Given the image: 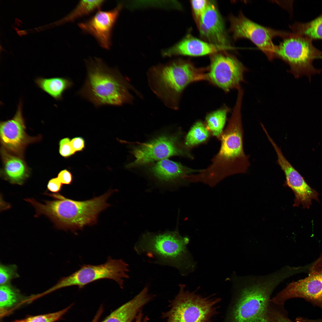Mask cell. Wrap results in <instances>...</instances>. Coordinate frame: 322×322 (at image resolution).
I'll list each match as a JSON object with an SVG mask.
<instances>
[{
    "label": "cell",
    "instance_id": "obj_14",
    "mask_svg": "<svg viewBox=\"0 0 322 322\" xmlns=\"http://www.w3.org/2000/svg\"><path fill=\"white\" fill-rule=\"evenodd\" d=\"M178 139L176 135L164 134L134 147L131 153L134 160L127 167H136L173 156L184 155L185 152L179 145Z\"/></svg>",
    "mask_w": 322,
    "mask_h": 322
},
{
    "label": "cell",
    "instance_id": "obj_30",
    "mask_svg": "<svg viewBox=\"0 0 322 322\" xmlns=\"http://www.w3.org/2000/svg\"><path fill=\"white\" fill-rule=\"evenodd\" d=\"M69 138L67 137L62 139L59 141V153L64 158H69L75 153L72 147Z\"/></svg>",
    "mask_w": 322,
    "mask_h": 322
},
{
    "label": "cell",
    "instance_id": "obj_11",
    "mask_svg": "<svg viewBox=\"0 0 322 322\" xmlns=\"http://www.w3.org/2000/svg\"><path fill=\"white\" fill-rule=\"evenodd\" d=\"M230 21V31L235 40L242 38L249 39L270 60L275 58V45L273 42V38L276 37L284 38L289 33L260 25L247 18L241 12L238 16H231Z\"/></svg>",
    "mask_w": 322,
    "mask_h": 322
},
{
    "label": "cell",
    "instance_id": "obj_12",
    "mask_svg": "<svg viewBox=\"0 0 322 322\" xmlns=\"http://www.w3.org/2000/svg\"><path fill=\"white\" fill-rule=\"evenodd\" d=\"M247 69L234 56L215 53L212 56L207 80L228 92L240 87Z\"/></svg>",
    "mask_w": 322,
    "mask_h": 322
},
{
    "label": "cell",
    "instance_id": "obj_10",
    "mask_svg": "<svg viewBox=\"0 0 322 322\" xmlns=\"http://www.w3.org/2000/svg\"><path fill=\"white\" fill-rule=\"evenodd\" d=\"M296 298H303L322 309V253L310 265L307 276L288 284L270 301L284 305L288 300Z\"/></svg>",
    "mask_w": 322,
    "mask_h": 322
},
{
    "label": "cell",
    "instance_id": "obj_16",
    "mask_svg": "<svg viewBox=\"0 0 322 322\" xmlns=\"http://www.w3.org/2000/svg\"><path fill=\"white\" fill-rule=\"evenodd\" d=\"M123 7L121 3L108 11L99 10L88 19L78 23L84 33L93 36L100 46L109 50L112 45V32Z\"/></svg>",
    "mask_w": 322,
    "mask_h": 322
},
{
    "label": "cell",
    "instance_id": "obj_34",
    "mask_svg": "<svg viewBox=\"0 0 322 322\" xmlns=\"http://www.w3.org/2000/svg\"><path fill=\"white\" fill-rule=\"evenodd\" d=\"M70 143L75 153L83 151L85 148V141L81 137H77L73 138L71 140Z\"/></svg>",
    "mask_w": 322,
    "mask_h": 322
},
{
    "label": "cell",
    "instance_id": "obj_39",
    "mask_svg": "<svg viewBox=\"0 0 322 322\" xmlns=\"http://www.w3.org/2000/svg\"></svg>",
    "mask_w": 322,
    "mask_h": 322
},
{
    "label": "cell",
    "instance_id": "obj_6",
    "mask_svg": "<svg viewBox=\"0 0 322 322\" xmlns=\"http://www.w3.org/2000/svg\"><path fill=\"white\" fill-rule=\"evenodd\" d=\"M189 239L177 231L163 233H147L136 244L138 254H145L155 262L176 268L186 275L195 269L196 264L187 247Z\"/></svg>",
    "mask_w": 322,
    "mask_h": 322
},
{
    "label": "cell",
    "instance_id": "obj_29",
    "mask_svg": "<svg viewBox=\"0 0 322 322\" xmlns=\"http://www.w3.org/2000/svg\"><path fill=\"white\" fill-rule=\"evenodd\" d=\"M19 276L17 272V267L15 264H0V284L10 283L13 279Z\"/></svg>",
    "mask_w": 322,
    "mask_h": 322
},
{
    "label": "cell",
    "instance_id": "obj_22",
    "mask_svg": "<svg viewBox=\"0 0 322 322\" xmlns=\"http://www.w3.org/2000/svg\"><path fill=\"white\" fill-rule=\"evenodd\" d=\"M34 81L39 88L56 100H62L64 92L73 85L70 79L61 77H38Z\"/></svg>",
    "mask_w": 322,
    "mask_h": 322
},
{
    "label": "cell",
    "instance_id": "obj_33",
    "mask_svg": "<svg viewBox=\"0 0 322 322\" xmlns=\"http://www.w3.org/2000/svg\"><path fill=\"white\" fill-rule=\"evenodd\" d=\"M62 184L57 177L51 179L47 185V190L53 193H57L62 189Z\"/></svg>",
    "mask_w": 322,
    "mask_h": 322
},
{
    "label": "cell",
    "instance_id": "obj_9",
    "mask_svg": "<svg viewBox=\"0 0 322 322\" xmlns=\"http://www.w3.org/2000/svg\"><path fill=\"white\" fill-rule=\"evenodd\" d=\"M129 265L122 259L109 257L104 264H84L71 275L62 278L55 285L43 292L44 295L64 287L76 286L80 289L97 280L109 279L115 281L122 289L124 279L128 278Z\"/></svg>",
    "mask_w": 322,
    "mask_h": 322
},
{
    "label": "cell",
    "instance_id": "obj_2",
    "mask_svg": "<svg viewBox=\"0 0 322 322\" xmlns=\"http://www.w3.org/2000/svg\"><path fill=\"white\" fill-rule=\"evenodd\" d=\"M242 103L236 102L227 125L220 139L221 146L210 165L190 176L192 182H201L213 186L229 176L245 173L250 166L249 157L244 149Z\"/></svg>",
    "mask_w": 322,
    "mask_h": 322
},
{
    "label": "cell",
    "instance_id": "obj_5",
    "mask_svg": "<svg viewBox=\"0 0 322 322\" xmlns=\"http://www.w3.org/2000/svg\"><path fill=\"white\" fill-rule=\"evenodd\" d=\"M153 92L168 107L176 109L184 89L195 82L207 80V73L191 63L178 60L151 68L147 73Z\"/></svg>",
    "mask_w": 322,
    "mask_h": 322
},
{
    "label": "cell",
    "instance_id": "obj_21",
    "mask_svg": "<svg viewBox=\"0 0 322 322\" xmlns=\"http://www.w3.org/2000/svg\"><path fill=\"white\" fill-rule=\"evenodd\" d=\"M151 173L159 179L165 182H174L184 179L186 176L200 170L186 167L179 163L167 159L158 161L150 168Z\"/></svg>",
    "mask_w": 322,
    "mask_h": 322
},
{
    "label": "cell",
    "instance_id": "obj_7",
    "mask_svg": "<svg viewBox=\"0 0 322 322\" xmlns=\"http://www.w3.org/2000/svg\"><path fill=\"white\" fill-rule=\"evenodd\" d=\"M179 292L170 301L169 309L163 312L165 322H211L218 313L221 299L213 296L204 297L179 285Z\"/></svg>",
    "mask_w": 322,
    "mask_h": 322
},
{
    "label": "cell",
    "instance_id": "obj_36",
    "mask_svg": "<svg viewBox=\"0 0 322 322\" xmlns=\"http://www.w3.org/2000/svg\"><path fill=\"white\" fill-rule=\"evenodd\" d=\"M103 311V307H101L98 310L91 322H99V320L102 314Z\"/></svg>",
    "mask_w": 322,
    "mask_h": 322
},
{
    "label": "cell",
    "instance_id": "obj_15",
    "mask_svg": "<svg viewBox=\"0 0 322 322\" xmlns=\"http://www.w3.org/2000/svg\"><path fill=\"white\" fill-rule=\"evenodd\" d=\"M268 140L274 149L277 157V162L283 171L285 177V184L294 193V207L301 205L304 209H309L314 199L320 202L318 192L311 188L304 177L286 158L281 149L271 137Z\"/></svg>",
    "mask_w": 322,
    "mask_h": 322
},
{
    "label": "cell",
    "instance_id": "obj_18",
    "mask_svg": "<svg viewBox=\"0 0 322 322\" xmlns=\"http://www.w3.org/2000/svg\"><path fill=\"white\" fill-rule=\"evenodd\" d=\"M233 49L230 46L214 44L188 35L174 46L163 51L162 55L167 56L175 55L199 56Z\"/></svg>",
    "mask_w": 322,
    "mask_h": 322
},
{
    "label": "cell",
    "instance_id": "obj_13",
    "mask_svg": "<svg viewBox=\"0 0 322 322\" xmlns=\"http://www.w3.org/2000/svg\"><path fill=\"white\" fill-rule=\"evenodd\" d=\"M23 103L20 100L13 117L0 123V137L2 147L9 152L24 158V151L29 144L40 141L41 136L31 137L26 133L23 114Z\"/></svg>",
    "mask_w": 322,
    "mask_h": 322
},
{
    "label": "cell",
    "instance_id": "obj_38",
    "mask_svg": "<svg viewBox=\"0 0 322 322\" xmlns=\"http://www.w3.org/2000/svg\"><path fill=\"white\" fill-rule=\"evenodd\" d=\"M280 322H294L291 320L288 316H286L283 318Z\"/></svg>",
    "mask_w": 322,
    "mask_h": 322
},
{
    "label": "cell",
    "instance_id": "obj_8",
    "mask_svg": "<svg viewBox=\"0 0 322 322\" xmlns=\"http://www.w3.org/2000/svg\"><path fill=\"white\" fill-rule=\"evenodd\" d=\"M312 41L301 35L289 32L278 45L275 46V57L283 60L290 67L289 71L296 78L320 74L322 69L315 68L313 62L322 58V51L313 44Z\"/></svg>",
    "mask_w": 322,
    "mask_h": 322
},
{
    "label": "cell",
    "instance_id": "obj_24",
    "mask_svg": "<svg viewBox=\"0 0 322 322\" xmlns=\"http://www.w3.org/2000/svg\"><path fill=\"white\" fill-rule=\"evenodd\" d=\"M105 0L80 1L74 9L59 21L60 24L73 22L80 18L88 16L99 10Z\"/></svg>",
    "mask_w": 322,
    "mask_h": 322
},
{
    "label": "cell",
    "instance_id": "obj_27",
    "mask_svg": "<svg viewBox=\"0 0 322 322\" xmlns=\"http://www.w3.org/2000/svg\"><path fill=\"white\" fill-rule=\"evenodd\" d=\"M21 298L19 291L10 283L0 285V306L2 310L14 305Z\"/></svg>",
    "mask_w": 322,
    "mask_h": 322
},
{
    "label": "cell",
    "instance_id": "obj_26",
    "mask_svg": "<svg viewBox=\"0 0 322 322\" xmlns=\"http://www.w3.org/2000/svg\"><path fill=\"white\" fill-rule=\"evenodd\" d=\"M210 132L206 125L201 121L196 122L187 134L185 140L186 147L190 148L206 141Z\"/></svg>",
    "mask_w": 322,
    "mask_h": 322
},
{
    "label": "cell",
    "instance_id": "obj_19",
    "mask_svg": "<svg viewBox=\"0 0 322 322\" xmlns=\"http://www.w3.org/2000/svg\"><path fill=\"white\" fill-rule=\"evenodd\" d=\"M3 163L0 176L2 179L13 184L22 185L29 177L30 169L23 158L1 148Z\"/></svg>",
    "mask_w": 322,
    "mask_h": 322
},
{
    "label": "cell",
    "instance_id": "obj_35",
    "mask_svg": "<svg viewBox=\"0 0 322 322\" xmlns=\"http://www.w3.org/2000/svg\"><path fill=\"white\" fill-rule=\"evenodd\" d=\"M149 319L147 316L143 317V315L140 311L136 318L134 322H148Z\"/></svg>",
    "mask_w": 322,
    "mask_h": 322
},
{
    "label": "cell",
    "instance_id": "obj_32",
    "mask_svg": "<svg viewBox=\"0 0 322 322\" xmlns=\"http://www.w3.org/2000/svg\"><path fill=\"white\" fill-rule=\"evenodd\" d=\"M57 178L62 184L69 185L73 181V176L71 173L67 169L60 171L58 174Z\"/></svg>",
    "mask_w": 322,
    "mask_h": 322
},
{
    "label": "cell",
    "instance_id": "obj_28",
    "mask_svg": "<svg viewBox=\"0 0 322 322\" xmlns=\"http://www.w3.org/2000/svg\"><path fill=\"white\" fill-rule=\"evenodd\" d=\"M71 306L58 311L29 317L12 322H55L59 319L69 310Z\"/></svg>",
    "mask_w": 322,
    "mask_h": 322
},
{
    "label": "cell",
    "instance_id": "obj_31",
    "mask_svg": "<svg viewBox=\"0 0 322 322\" xmlns=\"http://www.w3.org/2000/svg\"><path fill=\"white\" fill-rule=\"evenodd\" d=\"M208 2L209 1L206 0H195L191 1V3L193 13L198 22L205 11Z\"/></svg>",
    "mask_w": 322,
    "mask_h": 322
},
{
    "label": "cell",
    "instance_id": "obj_3",
    "mask_svg": "<svg viewBox=\"0 0 322 322\" xmlns=\"http://www.w3.org/2000/svg\"><path fill=\"white\" fill-rule=\"evenodd\" d=\"M116 191L110 190L100 196L83 201L68 199L58 193L47 192L44 194L55 199L44 201L43 203L32 198L24 200L35 208V217L45 215L57 229L70 230L75 233L76 230H81L85 226L97 223L99 213L110 206L107 200Z\"/></svg>",
    "mask_w": 322,
    "mask_h": 322
},
{
    "label": "cell",
    "instance_id": "obj_20",
    "mask_svg": "<svg viewBox=\"0 0 322 322\" xmlns=\"http://www.w3.org/2000/svg\"><path fill=\"white\" fill-rule=\"evenodd\" d=\"M148 289L145 287L130 301L112 312L101 322H132L142 308L152 299Z\"/></svg>",
    "mask_w": 322,
    "mask_h": 322
},
{
    "label": "cell",
    "instance_id": "obj_25",
    "mask_svg": "<svg viewBox=\"0 0 322 322\" xmlns=\"http://www.w3.org/2000/svg\"><path fill=\"white\" fill-rule=\"evenodd\" d=\"M229 109L223 107L208 114L205 118L206 126L210 133L218 138L223 131Z\"/></svg>",
    "mask_w": 322,
    "mask_h": 322
},
{
    "label": "cell",
    "instance_id": "obj_23",
    "mask_svg": "<svg viewBox=\"0 0 322 322\" xmlns=\"http://www.w3.org/2000/svg\"><path fill=\"white\" fill-rule=\"evenodd\" d=\"M290 27L292 32L306 37L312 41L322 40V13L307 22H295Z\"/></svg>",
    "mask_w": 322,
    "mask_h": 322
},
{
    "label": "cell",
    "instance_id": "obj_4",
    "mask_svg": "<svg viewBox=\"0 0 322 322\" xmlns=\"http://www.w3.org/2000/svg\"><path fill=\"white\" fill-rule=\"evenodd\" d=\"M85 62L87 75L78 92L79 95L96 107L132 102L133 97L129 90L137 91L117 68L109 67L97 57L86 60Z\"/></svg>",
    "mask_w": 322,
    "mask_h": 322
},
{
    "label": "cell",
    "instance_id": "obj_1",
    "mask_svg": "<svg viewBox=\"0 0 322 322\" xmlns=\"http://www.w3.org/2000/svg\"><path fill=\"white\" fill-rule=\"evenodd\" d=\"M291 276L290 269L286 266L265 275L233 274L232 298L223 322H265L273 292Z\"/></svg>",
    "mask_w": 322,
    "mask_h": 322
},
{
    "label": "cell",
    "instance_id": "obj_37",
    "mask_svg": "<svg viewBox=\"0 0 322 322\" xmlns=\"http://www.w3.org/2000/svg\"><path fill=\"white\" fill-rule=\"evenodd\" d=\"M304 322H322V319H311L306 318Z\"/></svg>",
    "mask_w": 322,
    "mask_h": 322
},
{
    "label": "cell",
    "instance_id": "obj_17",
    "mask_svg": "<svg viewBox=\"0 0 322 322\" xmlns=\"http://www.w3.org/2000/svg\"><path fill=\"white\" fill-rule=\"evenodd\" d=\"M198 23L201 35L209 42L230 46L224 22L215 3L209 1Z\"/></svg>",
    "mask_w": 322,
    "mask_h": 322
}]
</instances>
